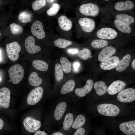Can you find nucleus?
Returning a JSON list of instances; mask_svg holds the SVG:
<instances>
[{"label": "nucleus", "mask_w": 135, "mask_h": 135, "mask_svg": "<svg viewBox=\"0 0 135 135\" xmlns=\"http://www.w3.org/2000/svg\"><path fill=\"white\" fill-rule=\"evenodd\" d=\"M8 72L10 78L9 82L14 84H19L24 76V69L21 65L18 64L11 67L9 69Z\"/></svg>", "instance_id": "1"}, {"label": "nucleus", "mask_w": 135, "mask_h": 135, "mask_svg": "<svg viewBox=\"0 0 135 135\" xmlns=\"http://www.w3.org/2000/svg\"><path fill=\"white\" fill-rule=\"evenodd\" d=\"M80 13L86 16L96 17L100 12V9L98 5L93 3H88L81 5L79 8Z\"/></svg>", "instance_id": "2"}, {"label": "nucleus", "mask_w": 135, "mask_h": 135, "mask_svg": "<svg viewBox=\"0 0 135 135\" xmlns=\"http://www.w3.org/2000/svg\"><path fill=\"white\" fill-rule=\"evenodd\" d=\"M98 112L103 116H115L118 115L120 112L119 108L116 106L111 104H102L97 106Z\"/></svg>", "instance_id": "3"}, {"label": "nucleus", "mask_w": 135, "mask_h": 135, "mask_svg": "<svg viewBox=\"0 0 135 135\" xmlns=\"http://www.w3.org/2000/svg\"><path fill=\"white\" fill-rule=\"evenodd\" d=\"M78 23L82 30L85 33H91L94 31L96 28L95 21L90 18H80L78 20Z\"/></svg>", "instance_id": "4"}, {"label": "nucleus", "mask_w": 135, "mask_h": 135, "mask_svg": "<svg viewBox=\"0 0 135 135\" xmlns=\"http://www.w3.org/2000/svg\"><path fill=\"white\" fill-rule=\"evenodd\" d=\"M6 50L9 59L12 61H15L19 58V53L21 51V48L18 42H14L6 44Z\"/></svg>", "instance_id": "5"}, {"label": "nucleus", "mask_w": 135, "mask_h": 135, "mask_svg": "<svg viewBox=\"0 0 135 135\" xmlns=\"http://www.w3.org/2000/svg\"><path fill=\"white\" fill-rule=\"evenodd\" d=\"M118 35V32L116 30L108 27L102 28L96 32V35L98 38L105 40L114 39Z\"/></svg>", "instance_id": "6"}, {"label": "nucleus", "mask_w": 135, "mask_h": 135, "mask_svg": "<svg viewBox=\"0 0 135 135\" xmlns=\"http://www.w3.org/2000/svg\"><path fill=\"white\" fill-rule=\"evenodd\" d=\"M43 89L41 87H37L28 94L27 99L28 104L30 106L35 105L42 98L43 95Z\"/></svg>", "instance_id": "7"}, {"label": "nucleus", "mask_w": 135, "mask_h": 135, "mask_svg": "<svg viewBox=\"0 0 135 135\" xmlns=\"http://www.w3.org/2000/svg\"><path fill=\"white\" fill-rule=\"evenodd\" d=\"M118 100L123 103L132 102L135 100V90L129 88L123 90L118 94Z\"/></svg>", "instance_id": "8"}, {"label": "nucleus", "mask_w": 135, "mask_h": 135, "mask_svg": "<svg viewBox=\"0 0 135 135\" xmlns=\"http://www.w3.org/2000/svg\"><path fill=\"white\" fill-rule=\"evenodd\" d=\"M25 129L28 132L34 133L36 132L41 125L40 122L36 120L33 118L29 117L26 118L23 122Z\"/></svg>", "instance_id": "9"}, {"label": "nucleus", "mask_w": 135, "mask_h": 135, "mask_svg": "<svg viewBox=\"0 0 135 135\" xmlns=\"http://www.w3.org/2000/svg\"><path fill=\"white\" fill-rule=\"evenodd\" d=\"M31 31L33 36L38 39H43L45 37L46 34L42 24L40 21H36L33 24L31 28Z\"/></svg>", "instance_id": "10"}, {"label": "nucleus", "mask_w": 135, "mask_h": 135, "mask_svg": "<svg viewBox=\"0 0 135 135\" xmlns=\"http://www.w3.org/2000/svg\"><path fill=\"white\" fill-rule=\"evenodd\" d=\"M10 94V90L7 88L0 89V104L4 108H7L9 106Z\"/></svg>", "instance_id": "11"}, {"label": "nucleus", "mask_w": 135, "mask_h": 135, "mask_svg": "<svg viewBox=\"0 0 135 135\" xmlns=\"http://www.w3.org/2000/svg\"><path fill=\"white\" fill-rule=\"evenodd\" d=\"M35 38L32 36L28 37L25 42V47L27 52L28 53L33 54L39 52L41 48L39 46L35 45Z\"/></svg>", "instance_id": "12"}, {"label": "nucleus", "mask_w": 135, "mask_h": 135, "mask_svg": "<svg viewBox=\"0 0 135 135\" xmlns=\"http://www.w3.org/2000/svg\"><path fill=\"white\" fill-rule=\"evenodd\" d=\"M120 61L119 58L117 56L110 57L102 62L100 66L104 70H111L116 68Z\"/></svg>", "instance_id": "13"}, {"label": "nucleus", "mask_w": 135, "mask_h": 135, "mask_svg": "<svg viewBox=\"0 0 135 135\" xmlns=\"http://www.w3.org/2000/svg\"><path fill=\"white\" fill-rule=\"evenodd\" d=\"M126 86V83L122 81H115L108 88L107 91L110 95H115L123 90Z\"/></svg>", "instance_id": "14"}, {"label": "nucleus", "mask_w": 135, "mask_h": 135, "mask_svg": "<svg viewBox=\"0 0 135 135\" xmlns=\"http://www.w3.org/2000/svg\"><path fill=\"white\" fill-rule=\"evenodd\" d=\"M134 3L130 0H126L118 2L115 4L114 9L118 12L129 11L132 10L134 8Z\"/></svg>", "instance_id": "15"}, {"label": "nucleus", "mask_w": 135, "mask_h": 135, "mask_svg": "<svg viewBox=\"0 0 135 135\" xmlns=\"http://www.w3.org/2000/svg\"><path fill=\"white\" fill-rule=\"evenodd\" d=\"M119 128L122 132L126 134H135V120L122 123L120 125Z\"/></svg>", "instance_id": "16"}, {"label": "nucleus", "mask_w": 135, "mask_h": 135, "mask_svg": "<svg viewBox=\"0 0 135 135\" xmlns=\"http://www.w3.org/2000/svg\"><path fill=\"white\" fill-rule=\"evenodd\" d=\"M116 49L111 46H108L104 48L98 55V60L102 62L111 57L116 52Z\"/></svg>", "instance_id": "17"}, {"label": "nucleus", "mask_w": 135, "mask_h": 135, "mask_svg": "<svg viewBox=\"0 0 135 135\" xmlns=\"http://www.w3.org/2000/svg\"><path fill=\"white\" fill-rule=\"evenodd\" d=\"M94 84L93 81L91 79L88 80L86 84L83 88H77L75 90L76 94L78 96L82 97L85 96L92 90Z\"/></svg>", "instance_id": "18"}, {"label": "nucleus", "mask_w": 135, "mask_h": 135, "mask_svg": "<svg viewBox=\"0 0 135 135\" xmlns=\"http://www.w3.org/2000/svg\"><path fill=\"white\" fill-rule=\"evenodd\" d=\"M59 25L61 29L64 31H68L70 30L72 27V21L66 16L62 15L58 19Z\"/></svg>", "instance_id": "19"}, {"label": "nucleus", "mask_w": 135, "mask_h": 135, "mask_svg": "<svg viewBox=\"0 0 135 135\" xmlns=\"http://www.w3.org/2000/svg\"><path fill=\"white\" fill-rule=\"evenodd\" d=\"M113 23L115 27L120 32L126 34H130L132 32L131 26L117 20L114 19Z\"/></svg>", "instance_id": "20"}, {"label": "nucleus", "mask_w": 135, "mask_h": 135, "mask_svg": "<svg viewBox=\"0 0 135 135\" xmlns=\"http://www.w3.org/2000/svg\"><path fill=\"white\" fill-rule=\"evenodd\" d=\"M67 106L66 103L64 102H61L57 105L54 113V118L56 120L61 119L66 111Z\"/></svg>", "instance_id": "21"}, {"label": "nucleus", "mask_w": 135, "mask_h": 135, "mask_svg": "<svg viewBox=\"0 0 135 135\" xmlns=\"http://www.w3.org/2000/svg\"><path fill=\"white\" fill-rule=\"evenodd\" d=\"M114 18L115 19L130 26L135 23V20L134 18L128 14H118L114 15Z\"/></svg>", "instance_id": "22"}, {"label": "nucleus", "mask_w": 135, "mask_h": 135, "mask_svg": "<svg viewBox=\"0 0 135 135\" xmlns=\"http://www.w3.org/2000/svg\"><path fill=\"white\" fill-rule=\"evenodd\" d=\"M131 59L130 55L128 54L125 56L120 61L116 68V71L122 72L124 71L129 66Z\"/></svg>", "instance_id": "23"}, {"label": "nucleus", "mask_w": 135, "mask_h": 135, "mask_svg": "<svg viewBox=\"0 0 135 135\" xmlns=\"http://www.w3.org/2000/svg\"><path fill=\"white\" fill-rule=\"evenodd\" d=\"M94 87L97 94L100 96H102L106 92L108 87L106 83L102 81H99L96 82Z\"/></svg>", "instance_id": "24"}, {"label": "nucleus", "mask_w": 135, "mask_h": 135, "mask_svg": "<svg viewBox=\"0 0 135 135\" xmlns=\"http://www.w3.org/2000/svg\"><path fill=\"white\" fill-rule=\"evenodd\" d=\"M28 82L31 86L34 87H36L41 84L42 80L39 76L38 74L34 72H32L29 76Z\"/></svg>", "instance_id": "25"}, {"label": "nucleus", "mask_w": 135, "mask_h": 135, "mask_svg": "<svg viewBox=\"0 0 135 135\" xmlns=\"http://www.w3.org/2000/svg\"><path fill=\"white\" fill-rule=\"evenodd\" d=\"M75 82L72 80L68 81L62 86L60 92L62 94H66L72 91L75 88Z\"/></svg>", "instance_id": "26"}, {"label": "nucleus", "mask_w": 135, "mask_h": 135, "mask_svg": "<svg viewBox=\"0 0 135 135\" xmlns=\"http://www.w3.org/2000/svg\"><path fill=\"white\" fill-rule=\"evenodd\" d=\"M32 65L35 69L42 72L47 71L48 68V64L42 60H34L32 62Z\"/></svg>", "instance_id": "27"}, {"label": "nucleus", "mask_w": 135, "mask_h": 135, "mask_svg": "<svg viewBox=\"0 0 135 135\" xmlns=\"http://www.w3.org/2000/svg\"><path fill=\"white\" fill-rule=\"evenodd\" d=\"M74 121V116L71 113L67 114L65 117L63 128L65 131L68 130L72 126Z\"/></svg>", "instance_id": "28"}, {"label": "nucleus", "mask_w": 135, "mask_h": 135, "mask_svg": "<svg viewBox=\"0 0 135 135\" xmlns=\"http://www.w3.org/2000/svg\"><path fill=\"white\" fill-rule=\"evenodd\" d=\"M64 72L66 74L70 73L72 71V64L70 62L66 57H62L60 59Z\"/></svg>", "instance_id": "29"}, {"label": "nucleus", "mask_w": 135, "mask_h": 135, "mask_svg": "<svg viewBox=\"0 0 135 135\" xmlns=\"http://www.w3.org/2000/svg\"><path fill=\"white\" fill-rule=\"evenodd\" d=\"M72 44V42L71 41L61 38L56 40L54 42L55 46L61 48H65Z\"/></svg>", "instance_id": "30"}, {"label": "nucleus", "mask_w": 135, "mask_h": 135, "mask_svg": "<svg viewBox=\"0 0 135 135\" xmlns=\"http://www.w3.org/2000/svg\"><path fill=\"white\" fill-rule=\"evenodd\" d=\"M86 122L85 116L81 114L78 115L76 117L72 126L75 129H78L83 126Z\"/></svg>", "instance_id": "31"}, {"label": "nucleus", "mask_w": 135, "mask_h": 135, "mask_svg": "<svg viewBox=\"0 0 135 135\" xmlns=\"http://www.w3.org/2000/svg\"><path fill=\"white\" fill-rule=\"evenodd\" d=\"M108 44V42L107 40L100 39L94 40L91 44L92 46L96 49H100L105 47Z\"/></svg>", "instance_id": "32"}, {"label": "nucleus", "mask_w": 135, "mask_h": 135, "mask_svg": "<svg viewBox=\"0 0 135 135\" xmlns=\"http://www.w3.org/2000/svg\"><path fill=\"white\" fill-rule=\"evenodd\" d=\"M55 76L56 80L60 82L64 78L63 70L61 65L57 63L55 67Z\"/></svg>", "instance_id": "33"}, {"label": "nucleus", "mask_w": 135, "mask_h": 135, "mask_svg": "<svg viewBox=\"0 0 135 135\" xmlns=\"http://www.w3.org/2000/svg\"><path fill=\"white\" fill-rule=\"evenodd\" d=\"M18 18L22 22L27 23L31 22L32 16L31 14L26 12H23L20 14Z\"/></svg>", "instance_id": "34"}, {"label": "nucleus", "mask_w": 135, "mask_h": 135, "mask_svg": "<svg viewBox=\"0 0 135 135\" xmlns=\"http://www.w3.org/2000/svg\"><path fill=\"white\" fill-rule=\"evenodd\" d=\"M78 57L80 59L83 60H86L88 59L91 56L90 51L88 49L84 48L79 51L77 54Z\"/></svg>", "instance_id": "35"}, {"label": "nucleus", "mask_w": 135, "mask_h": 135, "mask_svg": "<svg viewBox=\"0 0 135 135\" xmlns=\"http://www.w3.org/2000/svg\"><path fill=\"white\" fill-rule=\"evenodd\" d=\"M10 27L11 31L14 35H20L23 32V28L20 25L14 23L11 24Z\"/></svg>", "instance_id": "36"}, {"label": "nucleus", "mask_w": 135, "mask_h": 135, "mask_svg": "<svg viewBox=\"0 0 135 135\" xmlns=\"http://www.w3.org/2000/svg\"><path fill=\"white\" fill-rule=\"evenodd\" d=\"M60 8V5L57 3L53 4L52 7L47 11V14L50 16H53L56 15L58 12Z\"/></svg>", "instance_id": "37"}, {"label": "nucleus", "mask_w": 135, "mask_h": 135, "mask_svg": "<svg viewBox=\"0 0 135 135\" xmlns=\"http://www.w3.org/2000/svg\"><path fill=\"white\" fill-rule=\"evenodd\" d=\"M46 5L45 0H38L32 4V8L34 10H38L44 7Z\"/></svg>", "instance_id": "38"}, {"label": "nucleus", "mask_w": 135, "mask_h": 135, "mask_svg": "<svg viewBox=\"0 0 135 135\" xmlns=\"http://www.w3.org/2000/svg\"><path fill=\"white\" fill-rule=\"evenodd\" d=\"M85 132V130L84 128L81 127L78 129L74 135H84Z\"/></svg>", "instance_id": "39"}, {"label": "nucleus", "mask_w": 135, "mask_h": 135, "mask_svg": "<svg viewBox=\"0 0 135 135\" xmlns=\"http://www.w3.org/2000/svg\"><path fill=\"white\" fill-rule=\"evenodd\" d=\"M79 51V50L76 48H70L68 50V52L73 54H77L78 53Z\"/></svg>", "instance_id": "40"}, {"label": "nucleus", "mask_w": 135, "mask_h": 135, "mask_svg": "<svg viewBox=\"0 0 135 135\" xmlns=\"http://www.w3.org/2000/svg\"><path fill=\"white\" fill-rule=\"evenodd\" d=\"M80 66V64L79 62H74L73 64V67L75 72H77L78 71Z\"/></svg>", "instance_id": "41"}, {"label": "nucleus", "mask_w": 135, "mask_h": 135, "mask_svg": "<svg viewBox=\"0 0 135 135\" xmlns=\"http://www.w3.org/2000/svg\"><path fill=\"white\" fill-rule=\"evenodd\" d=\"M34 135H47V134L44 132L39 130L36 132Z\"/></svg>", "instance_id": "42"}, {"label": "nucleus", "mask_w": 135, "mask_h": 135, "mask_svg": "<svg viewBox=\"0 0 135 135\" xmlns=\"http://www.w3.org/2000/svg\"><path fill=\"white\" fill-rule=\"evenodd\" d=\"M4 124V122L0 118V130L2 128Z\"/></svg>", "instance_id": "43"}, {"label": "nucleus", "mask_w": 135, "mask_h": 135, "mask_svg": "<svg viewBox=\"0 0 135 135\" xmlns=\"http://www.w3.org/2000/svg\"><path fill=\"white\" fill-rule=\"evenodd\" d=\"M132 66L134 70H135V59H134L133 61L132 64Z\"/></svg>", "instance_id": "44"}, {"label": "nucleus", "mask_w": 135, "mask_h": 135, "mask_svg": "<svg viewBox=\"0 0 135 135\" xmlns=\"http://www.w3.org/2000/svg\"><path fill=\"white\" fill-rule=\"evenodd\" d=\"M52 135H63L60 132H57L54 133Z\"/></svg>", "instance_id": "45"}, {"label": "nucleus", "mask_w": 135, "mask_h": 135, "mask_svg": "<svg viewBox=\"0 0 135 135\" xmlns=\"http://www.w3.org/2000/svg\"><path fill=\"white\" fill-rule=\"evenodd\" d=\"M1 50H0V62L2 60V58H1Z\"/></svg>", "instance_id": "46"}, {"label": "nucleus", "mask_w": 135, "mask_h": 135, "mask_svg": "<svg viewBox=\"0 0 135 135\" xmlns=\"http://www.w3.org/2000/svg\"><path fill=\"white\" fill-rule=\"evenodd\" d=\"M103 0L105 1H109L111 0Z\"/></svg>", "instance_id": "47"}, {"label": "nucleus", "mask_w": 135, "mask_h": 135, "mask_svg": "<svg viewBox=\"0 0 135 135\" xmlns=\"http://www.w3.org/2000/svg\"><path fill=\"white\" fill-rule=\"evenodd\" d=\"M1 80V79L0 77V81Z\"/></svg>", "instance_id": "48"}, {"label": "nucleus", "mask_w": 135, "mask_h": 135, "mask_svg": "<svg viewBox=\"0 0 135 135\" xmlns=\"http://www.w3.org/2000/svg\"><path fill=\"white\" fill-rule=\"evenodd\" d=\"M1 34L0 33V36H1Z\"/></svg>", "instance_id": "49"}, {"label": "nucleus", "mask_w": 135, "mask_h": 135, "mask_svg": "<svg viewBox=\"0 0 135 135\" xmlns=\"http://www.w3.org/2000/svg\"><path fill=\"white\" fill-rule=\"evenodd\" d=\"M0 3H1V1H0Z\"/></svg>", "instance_id": "50"}]
</instances>
